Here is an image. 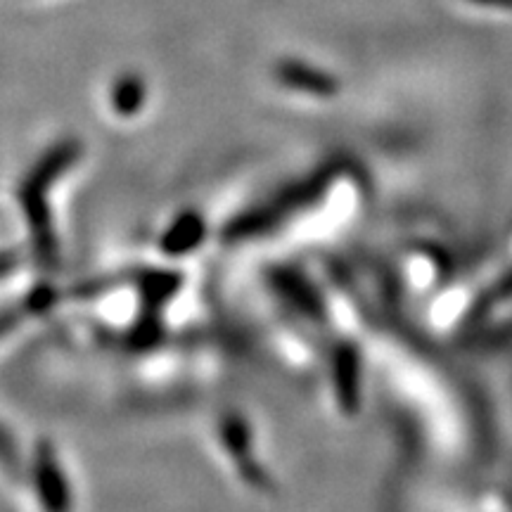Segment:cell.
<instances>
[{
    "mask_svg": "<svg viewBox=\"0 0 512 512\" xmlns=\"http://www.w3.org/2000/svg\"><path fill=\"white\" fill-rule=\"evenodd\" d=\"M10 458H12V444H10V439H5L3 430H0V460H5V463H8Z\"/></svg>",
    "mask_w": 512,
    "mask_h": 512,
    "instance_id": "4",
    "label": "cell"
},
{
    "mask_svg": "<svg viewBox=\"0 0 512 512\" xmlns=\"http://www.w3.org/2000/svg\"><path fill=\"white\" fill-rule=\"evenodd\" d=\"M202 233H204V226L197 216H192V214L183 216V219H178L174 223V228L166 233L164 249L169 254L190 252V249H195L197 242L202 240Z\"/></svg>",
    "mask_w": 512,
    "mask_h": 512,
    "instance_id": "2",
    "label": "cell"
},
{
    "mask_svg": "<svg viewBox=\"0 0 512 512\" xmlns=\"http://www.w3.org/2000/svg\"><path fill=\"white\" fill-rule=\"evenodd\" d=\"M12 268V256L0 254V275H5Z\"/></svg>",
    "mask_w": 512,
    "mask_h": 512,
    "instance_id": "5",
    "label": "cell"
},
{
    "mask_svg": "<svg viewBox=\"0 0 512 512\" xmlns=\"http://www.w3.org/2000/svg\"><path fill=\"white\" fill-rule=\"evenodd\" d=\"M34 484L43 508L48 512H69V505H72V498H69V484L67 479H64L62 465L53 453V448H50V444H41L36 448Z\"/></svg>",
    "mask_w": 512,
    "mask_h": 512,
    "instance_id": "1",
    "label": "cell"
},
{
    "mask_svg": "<svg viewBox=\"0 0 512 512\" xmlns=\"http://www.w3.org/2000/svg\"><path fill=\"white\" fill-rule=\"evenodd\" d=\"M19 318H22V311H19V309L0 313V337L8 335V332L19 323Z\"/></svg>",
    "mask_w": 512,
    "mask_h": 512,
    "instance_id": "3",
    "label": "cell"
}]
</instances>
